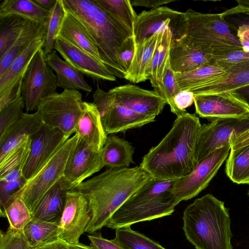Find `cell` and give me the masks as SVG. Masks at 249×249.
<instances>
[{"instance_id": "cell-1", "label": "cell", "mask_w": 249, "mask_h": 249, "mask_svg": "<svg viewBox=\"0 0 249 249\" xmlns=\"http://www.w3.org/2000/svg\"><path fill=\"white\" fill-rule=\"evenodd\" d=\"M201 126L199 118L188 112L178 116L169 132L142 158L140 167L151 178L174 180L195 167L197 141Z\"/></svg>"}, {"instance_id": "cell-2", "label": "cell", "mask_w": 249, "mask_h": 249, "mask_svg": "<svg viewBox=\"0 0 249 249\" xmlns=\"http://www.w3.org/2000/svg\"><path fill=\"white\" fill-rule=\"evenodd\" d=\"M151 177L139 166L108 169L72 189L87 200L90 220L85 232L92 234L106 226L113 214Z\"/></svg>"}, {"instance_id": "cell-3", "label": "cell", "mask_w": 249, "mask_h": 249, "mask_svg": "<svg viewBox=\"0 0 249 249\" xmlns=\"http://www.w3.org/2000/svg\"><path fill=\"white\" fill-rule=\"evenodd\" d=\"M65 10L84 26L95 42L104 63L115 76L124 78L120 59L133 34L104 10L95 0H62Z\"/></svg>"}, {"instance_id": "cell-4", "label": "cell", "mask_w": 249, "mask_h": 249, "mask_svg": "<svg viewBox=\"0 0 249 249\" xmlns=\"http://www.w3.org/2000/svg\"><path fill=\"white\" fill-rule=\"evenodd\" d=\"M182 219L186 238L196 249H233L229 209L212 194L187 206Z\"/></svg>"}, {"instance_id": "cell-5", "label": "cell", "mask_w": 249, "mask_h": 249, "mask_svg": "<svg viewBox=\"0 0 249 249\" xmlns=\"http://www.w3.org/2000/svg\"><path fill=\"white\" fill-rule=\"evenodd\" d=\"M175 181L151 177L113 214L106 227L116 230L171 215L180 202L172 193Z\"/></svg>"}, {"instance_id": "cell-6", "label": "cell", "mask_w": 249, "mask_h": 249, "mask_svg": "<svg viewBox=\"0 0 249 249\" xmlns=\"http://www.w3.org/2000/svg\"><path fill=\"white\" fill-rule=\"evenodd\" d=\"M187 20L188 44L213 53L242 49L220 14H204L189 9L184 12Z\"/></svg>"}, {"instance_id": "cell-7", "label": "cell", "mask_w": 249, "mask_h": 249, "mask_svg": "<svg viewBox=\"0 0 249 249\" xmlns=\"http://www.w3.org/2000/svg\"><path fill=\"white\" fill-rule=\"evenodd\" d=\"M83 102L79 90L55 91L42 99L36 113L43 124L59 129L70 138L75 133Z\"/></svg>"}, {"instance_id": "cell-8", "label": "cell", "mask_w": 249, "mask_h": 249, "mask_svg": "<svg viewBox=\"0 0 249 249\" xmlns=\"http://www.w3.org/2000/svg\"><path fill=\"white\" fill-rule=\"evenodd\" d=\"M78 140L76 134L68 139L49 161L15 193L7 204L20 198L32 214L44 195L63 177L67 161Z\"/></svg>"}, {"instance_id": "cell-9", "label": "cell", "mask_w": 249, "mask_h": 249, "mask_svg": "<svg viewBox=\"0 0 249 249\" xmlns=\"http://www.w3.org/2000/svg\"><path fill=\"white\" fill-rule=\"evenodd\" d=\"M231 150L228 144L217 149L197 163L186 176L175 180L172 193L179 201L197 196L209 184L227 158Z\"/></svg>"}, {"instance_id": "cell-10", "label": "cell", "mask_w": 249, "mask_h": 249, "mask_svg": "<svg viewBox=\"0 0 249 249\" xmlns=\"http://www.w3.org/2000/svg\"><path fill=\"white\" fill-rule=\"evenodd\" d=\"M57 87L56 76L46 62L43 49H40L23 77L22 97L26 111L36 110L42 99L55 92Z\"/></svg>"}, {"instance_id": "cell-11", "label": "cell", "mask_w": 249, "mask_h": 249, "mask_svg": "<svg viewBox=\"0 0 249 249\" xmlns=\"http://www.w3.org/2000/svg\"><path fill=\"white\" fill-rule=\"evenodd\" d=\"M166 29L171 31L172 41L178 40L183 37L187 31V20L184 12L165 6L142 11L138 15L134 24L135 44Z\"/></svg>"}, {"instance_id": "cell-12", "label": "cell", "mask_w": 249, "mask_h": 249, "mask_svg": "<svg viewBox=\"0 0 249 249\" xmlns=\"http://www.w3.org/2000/svg\"><path fill=\"white\" fill-rule=\"evenodd\" d=\"M249 128V117L216 119L201 124L196 146V164L217 149L230 144L231 135Z\"/></svg>"}, {"instance_id": "cell-13", "label": "cell", "mask_w": 249, "mask_h": 249, "mask_svg": "<svg viewBox=\"0 0 249 249\" xmlns=\"http://www.w3.org/2000/svg\"><path fill=\"white\" fill-rule=\"evenodd\" d=\"M90 220L88 203L80 192L68 191L64 208L58 223V238L70 244L79 243Z\"/></svg>"}, {"instance_id": "cell-14", "label": "cell", "mask_w": 249, "mask_h": 249, "mask_svg": "<svg viewBox=\"0 0 249 249\" xmlns=\"http://www.w3.org/2000/svg\"><path fill=\"white\" fill-rule=\"evenodd\" d=\"M69 138L59 129L43 124L31 138L30 153L23 170L26 180L35 176Z\"/></svg>"}, {"instance_id": "cell-15", "label": "cell", "mask_w": 249, "mask_h": 249, "mask_svg": "<svg viewBox=\"0 0 249 249\" xmlns=\"http://www.w3.org/2000/svg\"><path fill=\"white\" fill-rule=\"evenodd\" d=\"M194 95L196 113L210 121L249 117V108L229 91Z\"/></svg>"}, {"instance_id": "cell-16", "label": "cell", "mask_w": 249, "mask_h": 249, "mask_svg": "<svg viewBox=\"0 0 249 249\" xmlns=\"http://www.w3.org/2000/svg\"><path fill=\"white\" fill-rule=\"evenodd\" d=\"M108 92L114 102L143 115L156 117L167 104L155 90L131 84L115 87Z\"/></svg>"}, {"instance_id": "cell-17", "label": "cell", "mask_w": 249, "mask_h": 249, "mask_svg": "<svg viewBox=\"0 0 249 249\" xmlns=\"http://www.w3.org/2000/svg\"><path fill=\"white\" fill-rule=\"evenodd\" d=\"M103 167L101 151H94L78 138L67 161L63 178L72 189Z\"/></svg>"}, {"instance_id": "cell-18", "label": "cell", "mask_w": 249, "mask_h": 249, "mask_svg": "<svg viewBox=\"0 0 249 249\" xmlns=\"http://www.w3.org/2000/svg\"><path fill=\"white\" fill-rule=\"evenodd\" d=\"M54 50L83 75L95 80H116L114 74L104 63L65 41L56 38Z\"/></svg>"}, {"instance_id": "cell-19", "label": "cell", "mask_w": 249, "mask_h": 249, "mask_svg": "<svg viewBox=\"0 0 249 249\" xmlns=\"http://www.w3.org/2000/svg\"><path fill=\"white\" fill-rule=\"evenodd\" d=\"M75 134L94 151H101L107 134L93 103L83 102V110L78 120Z\"/></svg>"}, {"instance_id": "cell-20", "label": "cell", "mask_w": 249, "mask_h": 249, "mask_svg": "<svg viewBox=\"0 0 249 249\" xmlns=\"http://www.w3.org/2000/svg\"><path fill=\"white\" fill-rule=\"evenodd\" d=\"M213 53L192 46L183 39L172 41L170 63L175 73L194 71L207 65H212Z\"/></svg>"}, {"instance_id": "cell-21", "label": "cell", "mask_w": 249, "mask_h": 249, "mask_svg": "<svg viewBox=\"0 0 249 249\" xmlns=\"http://www.w3.org/2000/svg\"><path fill=\"white\" fill-rule=\"evenodd\" d=\"M70 184L62 178L41 198L32 213V218L59 223L62 215Z\"/></svg>"}, {"instance_id": "cell-22", "label": "cell", "mask_w": 249, "mask_h": 249, "mask_svg": "<svg viewBox=\"0 0 249 249\" xmlns=\"http://www.w3.org/2000/svg\"><path fill=\"white\" fill-rule=\"evenodd\" d=\"M43 125L36 112H23L19 119L0 138V162L27 137L32 138Z\"/></svg>"}, {"instance_id": "cell-23", "label": "cell", "mask_w": 249, "mask_h": 249, "mask_svg": "<svg viewBox=\"0 0 249 249\" xmlns=\"http://www.w3.org/2000/svg\"><path fill=\"white\" fill-rule=\"evenodd\" d=\"M56 38L72 44L104 63L98 47L87 30L75 17L66 10Z\"/></svg>"}, {"instance_id": "cell-24", "label": "cell", "mask_w": 249, "mask_h": 249, "mask_svg": "<svg viewBox=\"0 0 249 249\" xmlns=\"http://www.w3.org/2000/svg\"><path fill=\"white\" fill-rule=\"evenodd\" d=\"M112 104L109 110L102 120L103 127L107 135L140 127L155 121L156 117L137 113L116 103L112 97Z\"/></svg>"}, {"instance_id": "cell-25", "label": "cell", "mask_w": 249, "mask_h": 249, "mask_svg": "<svg viewBox=\"0 0 249 249\" xmlns=\"http://www.w3.org/2000/svg\"><path fill=\"white\" fill-rule=\"evenodd\" d=\"M249 85V61L233 65L218 78L193 90L194 95L219 93Z\"/></svg>"}, {"instance_id": "cell-26", "label": "cell", "mask_w": 249, "mask_h": 249, "mask_svg": "<svg viewBox=\"0 0 249 249\" xmlns=\"http://www.w3.org/2000/svg\"><path fill=\"white\" fill-rule=\"evenodd\" d=\"M160 33L136 43L133 57L124 78L135 84L147 80V72L158 46Z\"/></svg>"}, {"instance_id": "cell-27", "label": "cell", "mask_w": 249, "mask_h": 249, "mask_svg": "<svg viewBox=\"0 0 249 249\" xmlns=\"http://www.w3.org/2000/svg\"><path fill=\"white\" fill-rule=\"evenodd\" d=\"M46 34L34 40L13 61L0 78V97L6 94L23 77L36 52L43 48Z\"/></svg>"}, {"instance_id": "cell-28", "label": "cell", "mask_w": 249, "mask_h": 249, "mask_svg": "<svg viewBox=\"0 0 249 249\" xmlns=\"http://www.w3.org/2000/svg\"><path fill=\"white\" fill-rule=\"evenodd\" d=\"M46 62L56 73L57 87L64 90H81L87 92L92 91L83 74L62 59L55 50L46 55Z\"/></svg>"}, {"instance_id": "cell-29", "label": "cell", "mask_w": 249, "mask_h": 249, "mask_svg": "<svg viewBox=\"0 0 249 249\" xmlns=\"http://www.w3.org/2000/svg\"><path fill=\"white\" fill-rule=\"evenodd\" d=\"M135 150L127 141L118 136L110 134L101 153L104 166L110 169L127 168L133 163Z\"/></svg>"}, {"instance_id": "cell-30", "label": "cell", "mask_w": 249, "mask_h": 249, "mask_svg": "<svg viewBox=\"0 0 249 249\" xmlns=\"http://www.w3.org/2000/svg\"><path fill=\"white\" fill-rule=\"evenodd\" d=\"M46 30L47 22L45 21L32 22L21 32L10 48L0 56V78L5 73L14 60L34 40L46 34Z\"/></svg>"}, {"instance_id": "cell-31", "label": "cell", "mask_w": 249, "mask_h": 249, "mask_svg": "<svg viewBox=\"0 0 249 249\" xmlns=\"http://www.w3.org/2000/svg\"><path fill=\"white\" fill-rule=\"evenodd\" d=\"M31 145V138L29 136L0 162V181L10 182L23 177Z\"/></svg>"}, {"instance_id": "cell-32", "label": "cell", "mask_w": 249, "mask_h": 249, "mask_svg": "<svg viewBox=\"0 0 249 249\" xmlns=\"http://www.w3.org/2000/svg\"><path fill=\"white\" fill-rule=\"evenodd\" d=\"M50 14L34 0H4L0 3V18L17 16L34 22L46 21Z\"/></svg>"}, {"instance_id": "cell-33", "label": "cell", "mask_w": 249, "mask_h": 249, "mask_svg": "<svg viewBox=\"0 0 249 249\" xmlns=\"http://www.w3.org/2000/svg\"><path fill=\"white\" fill-rule=\"evenodd\" d=\"M221 15L243 51L249 52V8L237 5Z\"/></svg>"}, {"instance_id": "cell-34", "label": "cell", "mask_w": 249, "mask_h": 249, "mask_svg": "<svg viewBox=\"0 0 249 249\" xmlns=\"http://www.w3.org/2000/svg\"><path fill=\"white\" fill-rule=\"evenodd\" d=\"M225 72V71L220 67L207 65L189 72L175 73L180 91L192 92L196 88L218 78Z\"/></svg>"}, {"instance_id": "cell-35", "label": "cell", "mask_w": 249, "mask_h": 249, "mask_svg": "<svg viewBox=\"0 0 249 249\" xmlns=\"http://www.w3.org/2000/svg\"><path fill=\"white\" fill-rule=\"evenodd\" d=\"M225 172L234 183L249 184V145L230 150L226 161Z\"/></svg>"}, {"instance_id": "cell-36", "label": "cell", "mask_w": 249, "mask_h": 249, "mask_svg": "<svg viewBox=\"0 0 249 249\" xmlns=\"http://www.w3.org/2000/svg\"><path fill=\"white\" fill-rule=\"evenodd\" d=\"M58 223L48 222L32 218L23 230L30 246L35 248L58 239Z\"/></svg>"}, {"instance_id": "cell-37", "label": "cell", "mask_w": 249, "mask_h": 249, "mask_svg": "<svg viewBox=\"0 0 249 249\" xmlns=\"http://www.w3.org/2000/svg\"><path fill=\"white\" fill-rule=\"evenodd\" d=\"M32 22L17 16L0 18V56L10 48L21 32Z\"/></svg>"}, {"instance_id": "cell-38", "label": "cell", "mask_w": 249, "mask_h": 249, "mask_svg": "<svg viewBox=\"0 0 249 249\" xmlns=\"http://www.w3.org/2000/svg\"><path fill=\"white\" fill-rule=\"evenodd\" d=\"M104 10L123 24L134 35V24L138 15L130 0H95Z\"/></svg>"}, {"instance_id": "cell-39", "label": "cell", "mask_w": 249, "mask_h": 249, "mask_svg": "<svg viewBox=\"0 0 249 249\" xmlns=\"http://www.w3.org/2000/svg\"><path fill=\"white\" fill-rule=\"evenodd\" d=\"M114 239L125 249H167L130 226L115 230Z\"/></svg>"}, {"instance_id": "cell-40", "label": "cell", "mask_w": 249, "mask_h": 249, "mask_svg": "<svg viewBox=\"0 0 249 249\" xmlns=\"http://www.w3.org/2000/svg\"><path fill=\"white\" fill-rule=\"evenodd\" d=\"M154 90L165 100L170 106L171 111L177 117L185 113L178 109L174 103V98L180 89L176 80L175 73L170 65V59L166 66L162 79L154 88Z\"/></svg>"}, {"instance_id": "cell-41", "label": "cell", "mask_w": 249, "mask_h": 249, "mask_svg": "<svg viewBox=\"0 0 249 249\" xmlns=\"http://www.w3.org/2000/svg\"><path fill=\"white\" fill-rule=\"evenodd\" d=\"M1 217L7 218L9 227L18 231H23L27 224L32 219V214L24 201L20 198L11 201L2 211Z\"/></svg>"}, {"instance_id": "cell-42", "label": "cell", "mask_w": 249, "mask_h": 249, "mask_svg": "<svg viewBox=\"0 0 249 249\" xmlns=\"http://www.w3.org/2000/svg\"><path fill=\"white\" fill-rule=\"evenodd\" d=\"M65 14L62 0H56L47 19L45 42L42 48L46 55L54 50L55 42Z\"/></svg>"}, {"instance_id": "cell-43", "label": "cell", "mask_w": 249, "mask_h": 249, "mask_svg": "<svg viewBox=\"0 0 249 249\" xmlns=\"http://www.w3.org/2000/svg\"><path fill=\"white\" fill-rule=\"evenodd\" d=\"M25 107L21 96L0 110V138L19 119Z\"/></svg>"}, {"instance_id": "cell-44", "label": "cell", "mask_w": 249, "mask_h": 249, "mask_svg": "<svg viewBox=\"0 0 249 249\" xmlns=\"http://www.w3.org/2000/svg\"><path fill=\"white\" fill-rule=\"evenodd\" d=\"M248 61H249V52L238 49L213 53L212 65L225 71L233 65Z\"/></svg>"}, {"instance_id": "cell-45", "label": "cell", "mask_w": 249, "mask_h": 249, "mask_svg": "<svg viewBox=\"0 0 249 249\" xmlns=\"http://www.w3.org/2000/svg\"><path fill=\"white\" fill-rule=\"evenodd\" d=\"M0 249H34L27 240L23 231L9 226L6 231H0Z\"/></svg>"}, {"instance_id": "cell-46", "label": "cell", "mask_w": 249, "mask_h": 249, "mask_svg": "<svg viewBox=\"0 0 249 249\" xmlns=\"http://www.w3.org/2000/svg\"><path fill=\"white\" fill-rule=\"evenodd\" d=\"M26 181L23 177L13 181H0V212L3 210L12 196Z\"/></svg>"}, {"instance_id": "cell-47", "label": "cell", "mask_w": 249, "mask_h": 249, "mask_svg": "<svg viewBox=\"0 0 249 249\" xmlns=\"http://www.w3.org/2000/svg\"><path fill=\"white\" fill-rule=\"evenodd\" d=\"M93 99L102 120L107 114L112 104V97L108 91L106 92L98 87L93 94Z\"/></svg>"}, {"instance_id": "cell-48", "label": "cell", "mask_w": 249, "mask_h": 249, "mask_svg": "<svg viewBox=\"0 0 249 249\" xmlns=\"http://www.w3.org/2000/svg\"><path fill=\"white\" fill-rule=\"evenodd\" d=\"M90 245L96 249H125L114 238L109 240L103 237L101 233L88 235Z\"/></svg>"}, {"instance_id": "cell-49", "label": "cell", "mask_w": 249, "mask_h": 249, "mask_svg": "<svg viewBox=\"0 0 249 249\" xmlns=\"http://www.w3.org/2000/svg\"><path fill=\"white\" fill-rule=\"evenodd\" d=\"M194 96L191 91L181 90L174 98V105L178 109L186 113V109L194 103Z\"/></svg>"}, {"instance_id": "cell-50", "label": "cell", "mask_w": 249, "mask_h": 249, "mask_svg": "<svg viewBox=\"0 0 249 249\" xmlns=\"http://www.w3.org/2000/svg\"><path fill=\"white\" fill-rule=\"evenodd\" d=\"M22 79L20 80L6 94L0 97V110L22 96Z\"/></svg>"}, {"instance_id": "cell-51", "label": "cell", "mask_w": 249, "mask_h": 249, "mask_svg": "<svg viewBox=\"0 0 249 249\" xmlns=\"http://www.w3.org/2000/svg\"><path fill=\"white\" fill-rule=\"evenodd\" d=\"M230 144L232 150L249 145V128L237 134L231 135Z\"/></svg>"}, {"instance_id": "cell-52", "label": "cell", "mask_w": 249, "mask_h": 249, "mask_svg": "<svg viewBox=\"0 0 249 249\" xmlns=\"http://www.w3.org/2000/svg\"><path fill=\"white\" fill-rule=\"evenodd\" d=\"M174 1V0H133L131 1L133 6H143L150 8L152 9L157 8L162 5Z\"/></svg>"}, {"instance_id": "cell-53", "label": "cell", "mask_w": 249, "mask_h": 249, "mask_svg": "<svg viewBox=\"0 0 249 249\" xmlns=\"http://www.w3.org/2000/svg\"><path fill=\"white\" fill-rule=\"evenodd\" d=\"M229 91L249 108V85Z\"/></svg>"}, {"instance_id": "cell-54", "label": "cell", "mask_w": 249, "mask_h": 249, "mask_svg": "<svg viewBox=\"0 0 249 249\" xmlns=\"http://www.w3.org/2000/svg\"><path fill=\"white\" fill-rule=\"evenodd\" d=\"M34 249H70V244L58 238L36 247Z\"/></svg>"}, {"instance_id": "cell-55", "label": "cell", "mask_w": 249, "mask_h": 249, "mask_svg": "<svg viewBox=\"0 0 249 249\" xmlns=\"http://www.w3.org/2000/svg\"><path fill=\"white\" fill-rule=\"evenodd\" d=\"M43 9L50 11L55 5L56 0H34Z\"/></svg>"}, {"instance_id": "cell-56", "label": "cell", "mask_w": 249, "mask_h": 249, "mask_svg": "<svg viewBox=\"0 0 249 249\" xmlns=\"http://www.w3.org/2000/svg\"><path fill=\"white\" fill-rule=\"evenodd\" d=\"M70 249H96L92 246H88L81 243L70 244Z\"/></svg>"}, {"instance_id": "cell-57", "label": "cell", "mask_w": 249, "mask_h": 249, "mask_svg": "<svg viewBox=\"0 0 249 249\" xmlns=\"http://www.w3.org/2000/svg\"><path fill=\"white\" fill-rule=\"evenodd\" d=\"M236 2L238 5L249 8V0H237Z\"/></svg>"}, {"instance_id": "cell-58", "label": "cell", "mask_w": 249, "mask_h": 249, "mask_svg": "<svg viewBox=\"0 0 249 249\" xmlns=\"http://www.w3.org/2000/svg\"><path fill=\"white\" fill-rule=\"evenodd\" d=\"M247 194H248V196H249V188L248 189Z\"/></svg>"}]
</instances>
